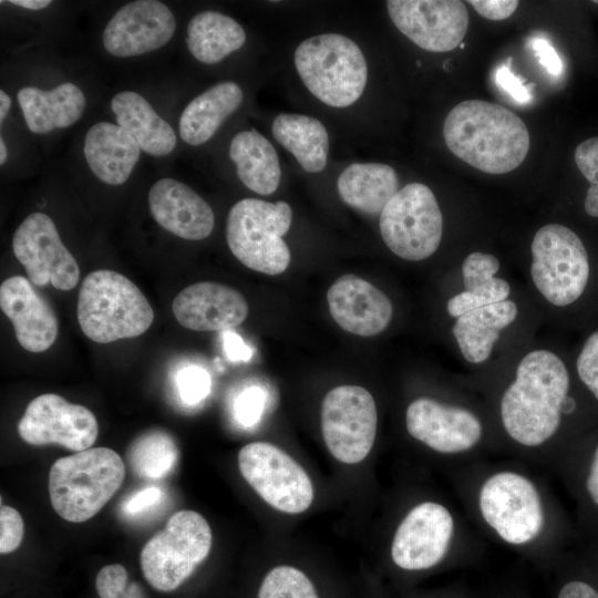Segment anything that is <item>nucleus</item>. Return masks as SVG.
Segmentation results:
<instances>
[{
  "instance_id": "1",
  "label": "nucleus",
  "mask_w": 598,
  "mask_h": 598,
  "mask_svg": "<svg viewBox=\"0 0 598 598\" xmlns=\"http://www.w3.org/2000/svg\"><path fill=\"white\" fill-rule=\"evenodd\" d=\"M443 137L455 156L488 174L518 167L530 145L528 128L518 115L482 100L455 105L444 121Z\"/></svg>"
},
{
  "instance_id": "2",
  "label": "nucleus",
  "mask_w": 598,
  "mask_h": 598,
  "mask_svg": "<svg viewBox=\"0 0 598 598\" xmlns=\"http://www.w3.org/2000/svg\"><path fill=\"white\" fill-rule=\"evenodd\" d=\"M568 389V371L559 357L548 350L527 353L501 400L507 434L525 446L545 443L559 426Z\"/></svg>"
},
{
  "instance_id": "3",
  "label": "nucleus",
  "mask_w": 598,
  "mask_h": 598,
  "mask_svg": "<svg viewBox=\"0 0 598 598\" xmlns=\"http://www.w3.org/2000/svg\"><path fill=\"white\" fill-rule=\"evenodd\" d=\"M82 332L97 343L143 334L153 323L154 311L140 288L120 272L100 269L83 280L78 298Z\"/></svg>"
},
{
  "instance_id": "4",
  "label": "nucleus",
  "mask_w": 598,
  "mask_h": 598,
  "mask_svg": "<svg viewBox=\"0 0 598 598\" xmlns=\"http://www.w3.org/2000/svg\"><path fill=\"white\" fill-rule=\"evenodd\" d=\"M124 477L123 460L109 447H92L61 457L49 472L51 504L68 522H86L117 492Z\"/></svg>"
},
{
  "instance_id": "5",
  "label": "nucleus",
  "mask_w": 598,
  "mask_h": 598,
  "mask_svg": "<svg viewBox=\"0 0 598 598\" xmlns=\"http://www.w3.org/2000/svg\"><path fill=\"white\" fill-rule=\"evenodd\" d=\"M295 65L306 87L332 107H347L363 93L368 66L358 44L339 33L303 40L295 51Z\"/></svg>"
},
{
  "instance_id": "6",
  "label": "nucleus",
  "mask_w": 598,
  "mask_h": 598,
  "mask_svg": "<svg viewBox=\"0 0 598 598\" xmlns=\"http://www.w3.org/2000/svg\"><path fill=\"white\" fill-rule=\"evenodd\" d=\"M292 210L286 202L244 198L229 210L226 239L233 255L251 270L279 275L290 264L282 236L289 230Z\"/></svg>"
},
{
  "instance_id": "7",
  "label": "nucleus",
  "mask_w": 598,
  "mask_h": 598,
  "mask_svg": "<svg viewBox=\"0 0 598 598\" xmlns=\"http://www.w3.org/2000/svg\"><path fill=\"white\" fill-rule=\"evenodd\" d=\"M210 547L207 520L195 511H178L144 545L140 555L143 575L157 590L172 591L205 560Z\"/></svg>"
},
{
  "instance_id": "8",
  "label": "nucleus",
  "mask_w": 598,
  "mask_h": 598,
  "mask_svg": "<svg viewBox=\"0 0 598 598\" xmlns=\"http://www.w3.org/2000/svg\"><path fill=\"white\" fill-rule=\"evenodd\" d=\"M530 250L532 279L546 300L558 307L576 301L589 278L581 239L564 225L548 224L536 231Z\"/></svg>"
},
{
  "instance_id": "9",
  "label": "nucleus",
  "mask_w": 598,
  "mask_h": 598,
  "mask_svg": "<svg viewBox=\"0 0 598 598\" xmlns=\"http://www.w3.org/2000/svg\"><path fill=\"white\" fill-rule=\"evenodd\" d=\"M379 226L383 241L393 254L419 261L439 248L443 216L433 192L422 183H410L385 205Z\"/></svg>"
},
{
  "instance_id": "10",
  "label": "nucleus",
  "mask_w": 598,
  "mask_h": 598,
  "mask_svg": "<svg viewBox=\"0 0 598 598\" xmlns=\"http://www.w3.org/2000/svg\"><path fill=\"white\" fill-rule=\"evenodd\" d=\"M238 467L252 489L279 512L299 514L313 501V485L307 472L274 444L245 445L238 453Z\"/></svg>"
},
{
  "instance_id": "11",
  "label": "nucleus",
  "mask_w": 598,
  "mask_h": 598,
  "mask_svg": "<svg viewBox=\"0 0 598 598\" xmlns=\"http://www.w3.org/2000/svg\"><path fill=\"white\" fill-rule=\"evenodd\" d=\"M378 412L371 393L359 385L330 390L321 406V431L330 454L344 464L363 461L374 444Z\"/></svg>"
},
{
  "instance_id": "12",
  "label": "nucleus",
  "mask_w": 598,
  "mask_h": 598,
  "mask_svg": "<svg viewBox=\"0 0 598 598\" xmlns=\"http://www.w3.org/2000/svg\"><path fill=\"white\" fill-rule=\"evenodd\" d=\"M478 505L485 522L509 544L529 543L542 532L539 494L520 474L505 471L492 475L480 491Z\"/></svg>"
},
{
  "instance_id": "13",
  "label": "nucleus",
  "mask_w": 598,
  "mask_h": 598,
  "mask_svg": "<svg viewBox=\"0 0 598 598\" xmlns=\"http://www.w3.org/2000/svg\"><path fill=\"white\" fill-rule=\"evenodd\" d=\"M12 250L24 267L29 280L42 287L51 283L59 290L73 289L80 278L75 258L62 243L48 215L32 213L16 229Z\"/></svg>"
},
{
  "instance_id": "14",
  "label": "nucleus",
  "mask_w": 598,
  "mask_h": 598,
  "mask_svg": "<svg viewBox=\"0 0 598 598\" xmlns=\"http://www.w3.org/2000/svg\"><path fill=\"white\" fill-rule=\"evenodd\" d=\"M18 432L31 445L59 444L76 453L91 448L99 434V424L87 408L61 395L45 393L28 404Z\"/></svg>"
},
{
  "instance_id": "15",
  "label": "nucleus",
  "mask_w": 598,
  "mask_h": 598,
  "mask_svg": "<svg viewBox=\"0 0 598 598\" xmlns=\"http://www.w3.org/2000/svg\"><path fill=\"white\" fill-rule=\"evenodd\" d=\"M394 25L421 49L447 52L462 43L468 29V12L458 0H389Z\"/></svg>"
},
{
  "instance_id": "16",
  "label": "nucleus",
  "mask_w": 598,
  "mask_h": 598,
  "mask_svg": "<svg viewBox=\"0 0 598 598\" xmlns=\"http://www.w3.org/2000/svg\"><path fill=\"white\" fill-rule=\"evenodd\" d=\"M454 523L446 507L424 502L403 518L391 545L393 563L409 571L426 570L445 556L453 535Z\"/></svg>"
},
{
  "instance_id": "17",
  "label": "nucleus",
  "mask_w": 598,
  "mask_h": 598,
  "mask_svg": "<svg viewBox=\"0 0 598 598\" xmlns=\"http://www.w3.org/2000/svg\"><path fill=\"white\" fill-rule=\"evenodd\" d=\"M176 21L169 8L156 0H137L123 6L107 22L102 41L117 58L152 52L173 37Z\"/></svg>"
},
{
  "instance_id": "18",
  "label": "nucleus",
  "mask_w": 598,
  "mask_h": 598,
  "mask_svg": "<svg viewBox=\"0 0 598 598\" xmlns=\"http://www.w3.org/2000/svg\"><path fill=\"white\" fill-rule=\"evenodd\" d=\"M405 424L411 436L445 454L471 450L483 433L481 421L471 411L429 398H419L409 405Z\"/></svg>"
},
{
  "instance_id": "19",
  "label": "nucleus",
  "mask_w": 598,
  "mask_h": 598,
  "mask_svg": "<svg viewBox=\"0 0 598 598\" xmlns=\"http://www.w3.org/2000/svg\"><path fill=\"white\" fill-rule=\"evenodd\" d=\"M173 313L183 327L194 331H227L248 315V303L236 289L213 281L193 283L172 302Z\"/></svg>"
},
{
  "instance_id": "20",
  "label": "nucleus",
  "mask_w": 598,
  "mask_h": 598,
  "mask_svg": "<svg viewBox=\"0 0 598 598\" xmlns=\"http://www.w3.org/2000/svg\"><path fill=\"white\" fill-rule=\"evenodd\" d=\"M327 301L333 320L346 331L362 337L381 333L393 313L389 297L354 275L338 278L327 292Z\"/></svg>"
},
{
  "instance_id": "21",
  "label": "nucleus",
  "mask_w": 598,
  "mask_h": 598,
  "mask_svg": "<svg viewBox=\"0 0 598 598\" xmlns=\"http://www.w3.org/2000/svg\"><path fill=\"white\" fill-rule=\"evenodd\" d=\"M0 307L11 320L19 344L30 352H43L55 341L58 319L48 301L22 276L0 286Z\"/></svg>"
},
{
  "instance_id": "22",
  "label": "nucleus",
  "mask_w": 598,
  "mask_h": 598,
  "mask_svg": "<svg viewBox=\"0 0 598 598\" xmlns=\"http://www.w3.org/2000/svg\"><path fill=\"white\" fill-rule=\"evenodd\" d=\"M148 206L159 226L183 239L200 240L213 231L212 207L177 179L167 177L155 182L148 192Z\"/></svg>"
},
{
  "instance_id": "23",
  "label": "nucleus",
  "mask_w": 598,
  "mask_h": 598,
  "mask_svg": "<svg viewBox=\"0 0 598 598\" xmlns=\"http://www.w3.org/2000/svg\"><path fill=\"white\" fill-rule=\"evenodd\" d=\"M83 152L90 169L100 181L121 185L137 163L141 147L121 126L99 122L86 132Z\"/></svg>"
},
{
  "instance_id": "24",
  "label": "nucleus",
  "mask_w": 598,
  "mask_h": 598,
  "mask_svg": "<svg viewBox=\"0 0 598 598\" xmlns=\"http://www.w3.org/2000/svg\"><path fill=\"white\" fill-rule=\"evenodd\" d=\"M17 96L29 130L37 134L71 126L85 109L83 92L69 82L50 91L25 86Z\"/></svg>"
},
{
  "instance_id": "25",
  "label": "nucleus",
  "mask_w": 598,
  "mask_h": 598,
  "mask_svg": "<svg viewBox=\"0 0 598 598\" xmlns=\"http://www.w3.org/2000/svg\"><path fill=\"white\" fill-rule=\"evenodd\" d=\"M117 125L124 128L141 150L153 156L169 154L176 145L172 126L138 93L123 91L111 101Z\"/></svg>"
},
{
  "instance_id": "26",
  "label": "nucleus",
  "mask_w": 598,
  "mask_h": 598,
  "mask_svg": "<svg viewBox=\"0 0 598 598\" xmlns=\"http://www.w3.org/2000/svg\"><path fill=\"white\" fill-rule=\"evenodd\" d=\"M517 312L516 303L505 300L457 317L452 332L463 357L471 363L486 361L501 331L514 322Z\"/></svg>"
},
{
  "instance_id": "27",
  "label": "nucleus",
  "mask_w": 598,
  "mask_h": 598,
  "mask_svg": "<svg viewBox=\"0 0 598 598\" xmlns=\"http://www.w3.org/2000/svg\"><path fill=\"white\" fill-rule=\"evenodd\" d=\"M337 187L341 199L350 207L377 215L399 192V177L386 164L353 163L341 172Z\"/></svg>"
},
{
  "instance_id": "28",
  "label": "nucleus",
  "mask_w": 598,
  "mask_h": 598,
  "mask_svg": "<svg viewBox=\"0 0 598 598\" xmlns=\"http://www.w3.org/2000/svg\"><path fill=\"white\" fill-rule=\"evenodd\" d=\"M243 90L235 82L213 85L192 100L179 118V135L189 145L208 141L220 124L241 104Z\"/></svg>"
},
{
  "instance_id": "29",
  "label": "nucleus",
  "mask_w": 598,
  "mask_h": 598,
  "mask_svg": "<svg viewBox=\"0 0 598 598\" xmlns=\"http://www.w3.org/2000/svg\"><path fill=\"white\" fill-rule=\"evenodd\" d=\"M241 183L260 195H270L279 186L281 169L278 154L271 143L256 130L237 133L229 145Z\"/></svg>"
},
{
  "instance_id": "30",
  "label": "nucleus",
  "mask_w": 598,
  "mask_h": 598,
  "mask_svg": "<svg viewBox=\"0 0 598 598\" xmlns=\"http://www.w3.org/2000/svg\"><path fill=\"white\" fill-rule=\"evenodd\" d=\"M275 140L289 151L308 173L321 172L327 164L329 137L324 125L302 114L281 113L272 122Z\"/></svg>"
},
{
  "instance_id": "31",
  "label": "nucleus",
  "mask_w": 598,
  "mask_h": 598,
  "mask_svg": "<svg viewBox=\"0 0 598 598\" xmlns=\"http://www.w3.org/2000/svg\"><path fill=\"white\" fill-rule=\"evenodd\" d=\"M246 41L243 27L233 18L216 11L195 14L187 25L186 43L202 63L214 64L237 51Z\"/></svg>"
},
{
  "instance_id": "32",
  "label": "nucleus",
  "mask_w": 598,
  "mask_h": 598,
  "mask_svg": "<svg viewBox=\"0 0 598 598\" xmlns=\"http://www.w3.org/2000/svg\"><path fill=\"white\" fill-rule=\"evenodd\" d=\"M178 450L171 434L151 430L140 435L130 446L127 458L132 471L142 478L159 480L175 466Z\"/></svg>"
},
{
  "instance_id": "33",
  "label": "nucleus",
  "mask_w": 598,
  "mask_h": 598,
  "mask_svg": "<svg viewBox=\"0 0 598 598\" xmlns=\"http://www.w3.org/2000/svg\"><path fill=\"white\" fill-rule=\"evenodd\" d=\"M258 598H319L313 584L292 566L272 568L261 581Z\"/></svg>"
},
{
  "instance_id": "34",
  "label": "nucleus",
  "mask_w": 598,
  "mask_h": 598,
  "mask_svg": "<svg viewBox=\"0 0 598 598\" xmlns=\"http://www.w3.org/2000/svg\"><path fill=\"white\" fill-rule=\"evenodd\" d=\"M511 293L509 283L496 278L489 283L473 291H462L447 302V312L452 317H460L471 310L507 300Z\"/></svg>"
},
{
  "instance_id": "35",
  "label": "nucleus",
  "mask_w": 598,
  "mask_h": 598,
  "mask_svg": "<svg viewBox=\"0 0 598 598\" xmlns=\"http://www.w3.org/2000/svg\"><path fill=\"white\" fill-rule=\"evenodd\" d=\"M575 163L590 186L584 207L588 215L598 217V136L585 140L575 150Z\"/></svg>"
},
{
  "instance_id": "36",
  "label": "nucleus",
  "mask_w": 598,
  "mask_h": 598,
  "mask_svg": "<svg viewBox=\"0 0 598 598\" xmlns=\"http://www.w3.org/2000/svg\"><path fill=\"white\" fill-rule=\"evenodd\" d=\"M95 588L100 598H144L135 582L128 585L127 571L120 564L104 566L96 575Z\"/></svg>"
},
{
  "instance_id": "37",
  "label": "nucleus",
  "mask_w": 598,
  "mask_h": 598,
  "mask_svg": "<svg viewBox=\"0 0 598 598\" xmlns=\"http://www.w3.org/2000/svg\"><path fill=\"white\" fill-rule=\"evenodd\" d=\"M498 270L499 261L495 256L481 251L470 254L462 265L465 291H473L489 283Z\"/></svg>"
},
{
  "instance_id": "38",
  "label": "nucleus",
  "mask_w": 598,
  "mask_h": 598,
  "mask_svg": "<svg viewBox=\"0 0 598 598\" xmlns=\"http://www.w3.org/2000/svg\"><path fill=\"white\" fill-rule=\"evenodd\" d=\"M175 384L181 400L188 405H193L208 395L210 377L205 369L192 364L177 372Z\"/></svg>"
},
{
  "instance_id": "39",
  "label": "nucleus",
  "mask_w": 598,
  "mask_h": 598,
  "mask_svg": "<svg viewBox=\"0 0 598 598\" xmlns=\"http://www.w3.org/2000/svg\"><path fill=\"white\" fill-rule=\"evenodd\" d=\"M576 365L580 380L598 400V330L586 340Z\"/></svg>"
},
{
  "instance_id": "40",
  "label": "nucleus",
  "mask_w": 598,
  "mask_h": 598,
  "mask_svg": "<svg viewBox=\"0 0 598 598\" xmlns=\"http://www.w3.org/2000/svg\"><path fill=\"white\" fill-rule=\"evenodd\" d=\"M266 393L260 386H249L243 390L234 403L236 420L245 425L255 424L264 411Z\"/></svg>"
},
{
  "instance_id": "41",
  "label": "nucleus",
  "mask_w": 598,
  "mask_h": 598,
  "mask_svg": "<svg viewBox=\"0 0 598 598\" xmlns=\"http://www.w3.org/2000/svg\"><path fill=\"white\" fill-rule=\"evenodd\" d=\"M23 538V520L17 509L1 505L0 509V551L8 554L16 550Z\"/></svg>"
},
{
  "instance_id": "42",
  "label": "nucleus",
  "mask_w": 598,
  "mask_h": 598,
  "mask_svg": "<svg viewBox=\"0 0 598 598\" xmlns=\"http://www.w3.org/2000/svg\"><path fill=\"white\" fill-rule=\"evenodd\" d=\"M496 85L518 104L532 101L529 89L509 69V65H499L494 72Z\"/></svg>"
},
{
  "instance_id": "43",
  "label": "nucleus",
  "mask_w": 598,
  "mask_h": 598,
  "mask_svg": "<svg viewBox=\"0 0 598 598\" xmlns=\"http://www.w3.org/2000/svg\"><path fill=\"white\" fill-rule=\"evenodd\" d=\"M162 499L163 491L159 487L151 486L136 492L127 498L122 509L126 515L136 516L155 507Z\"/></svg>"
},
{
  "instance_id": "44",
  "label": "nucleus",
  "mask_w": 598,
  "mask_h": 598,
  "mask_svg": "<svg viewBox=\"0 0 598 598\" xmlns=\"http://www.w3.org/2000/svg\"><path fill=\"white\" fill-rule=\"evenodd\" d=\"M529 47L538 59L539 64L553 76H558L563 72V62L553 45L543 38L529 40Z\"/></svg>"
},
{
  "instance_id": "45",
  "label": "nucleus",
  "mask_w": 598,
  "mask_h": 598,
  "mask_svg": "<svg viewBox=\"0 0 598 598\" xmlns=\"http://www.w3.org/2000/svg\"><path fill=\"white\" fill-rule=\"evenodd\" d=\"M476 12L488 20H504L511 17L519 2L516 0H471Z\"/></svg>"
},
{
  "instance_id": "46",
  "label": "nucleus",
  "mask_w": 598,
  "mask_h": 598,
  "mask_svg": "<svg viewBox=\"0 0 598 598\" xmlns=\"http://www.w3.org/2000/svg\"><path fill=\"white\" fill-rule=\"evenodd\" d=\"M221 337L225 355L229 361L244 362L250 360L252 351L239 334L231 330H227L223 332Z\"/></svg>"
},
{
  "instance_id": "47",
  "label": "nucleus",
  "mask_w": 598,
  "mask_h": 598,
  "mask_svg": "<svg viewBox=\"0 0 598 598\" xmlns=\"http://www.w3.org/2000/svg\"><path fill=\"white\" fill-rule=\"evenodd\" d=\"M556 598H598V590L582 580H569L560 586Z\"/></svg>"
},
{
  "instance_id": "48",
  "label": "nucleus",
  "mask_w": 598,
  "mask_h": 598,
  "mask_svg": "<svg viewBox=\"0 0 598 598\" xmlns=\"http://www.w3.org/2000/svg\"><path fill=\"white\" fill-rule=\"evenodd\" d=\"M587 489L591 499L598 505V446L595 451L589 476L587 478Z\"/></svg>"
},
{
  "instance_id": "49",
  "label": "nucleus",
  "mask_w": 598,
  "mask_h": 598,
  "mask_svg": "<svg viewBox=\"0 0 598 598\" xmlns=\"http://www.w3.org/2000/svg\"><path fill=\"white\" fill-rule=\"evenodd\" d=\"M9 2L30 10H40L51 3L49 0H10Z\"/></svg>"
},
{
  "instance_id": "50",
  "label": "nucleus",
  "mask_w": 598,
  "mask_h": 598,
  "mask_svg": "<svg viewBox=\"0 0 598 598\" xmlns=\"http://www.w3.org/2000/svg\"><path fill=\"white\" fill-rule=\"evenodd\" d=\"M11 106V99L10 96L4 92L0 91V123L3 122L4 117L7 116L9 110Z\"/></svg>"
},
{
  "instance_id": "51",
  "label": "nucleus",
  "mask_w": 598,
  "mask_h": 598,
  "mask_svg": "<svg viewBox=\"0 0 598 598\" xmlns=\"http://www.w3.org/2000/svg\"><path fill=\"white\" fill-rule=\"evenodd\" d=\"M8 152L3 138H0V164L3 165L7 161Z\"/></svg>"
},
{
  "instance_id": "52",
  "label": "nucleus",
  "mask_w": 598,
  "mask_h": 598,
  "mask_svg": "<svg viewBox=\"0 0 598 598\" xmlns=\"http://www.w3.org/2000/svg\"><path fill=\"white\" fill-rule=\"evenodd\" d=\"M594 3H598V0H595Z\"/></svg>"
}]
</instances>
